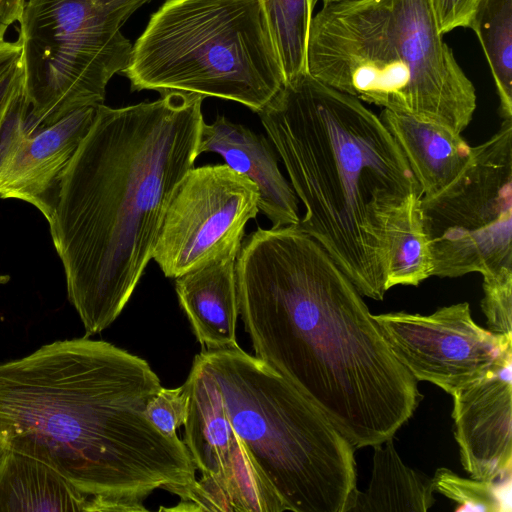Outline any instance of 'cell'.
<instances>
[{"label":"cell","instance_id":"2","mask_svg":"<svg viewBox=\"0 0 512 512\" xmlns=\"http://www.w3.org/2000/svg\"><path fill=\"white\" fill-rule=\"evenodd\" d=\"M162 388L142 358L88 337L0 363V441L53 468L91 512L146 511L158 489L182 497L196 468L178 437L146 417Z\"/></svg>","mask_w":512,"mask_h":512},{"label":"cell","instance_id":"23","mask_svg":"<svg viewBox=\"0 0 512 512\" xmlns=\"http://www.w3.org/2000/svg\"><path fill=\"white\" fill-rule=\"evenodd\" d=\"M431 480L434 491L459 504L455 511H511V474L489 481L466 479L448 468H438Z\"/></svg>","mask_w":512,"mask_h":512},{"label":"cell","instance_id":"17","mask_svg":"<svg viewBox=\"0 0 512 512\" xmlns=\"http://www.w3.org/2000/svg\"><path fill=\"white\" fill-rule=\"evenodd\" d=\"M179 303L204 349L238 346L236 259H225L175 278Z\"/></svg>","mask_w":512,"mask_h":512},{"label":"cell","instance_id":"4","mask_svg":"<svg viewBox=\"0 0 512 512\" xmlns=\"http://www.w3.org/2000/svg\"><path fill=\"white\" fill-rule=\"evenodd\" d=\"M258 115L305 207L296 226L362 296L382 300L389 223L421 192L392 134L362 101L308 72L284 82Z\"/></svg>","mask_w":512,"mask_h":512},{"label":"cell","instance_id":"13","mask_svg":"<svg viewBox=\"0 0 512 512\" xmlns=\"http://www.w3.org/2000/svg\"><path fill=\"white\" fill-rule=\"evenodd\" d=\"M97 107L78 109L30 132V109L23 91L0 142V198L25 201L44 215L47 199L89 131Z\"/></svg>","mask_w":512,"mask_h":512},{"label":"cell","instance_id":"3","mask_svg":"<svg viewBox=\"0 0 512 512\" xmlns=\"http://www.w3.org/2000/svg\"><path fill=\"white\" fill-rule=\"evenodd\" d=\"M203 99L169 92L98 105L47 199L44 217L86 337L116 320L152 259L174 191L199 156Z\"/></svg>","mask_w":512,"mask_h":512},{"label":"cell","instance_id":"27","mask_svg":"<svg viewBox=\"0 0 512 512\" xmlns=\"http://www.w3.org/2000/svg\"><path fill=\"white\" fill-rule=\"evenodd\" d=\"M22 95L23 73L18 58L0 78V142Z\"/></svg>","mask_w":512,"mask_h":512},{"label":"cell","instance_id":"11","mask_svg":"<svg viewBox=\"0 0 512 512\" xmlns=\"http://www.w3.org/2000/svg\"><path fill=\"white\" fill-rule=\"evenodd\" d=\"M184 386L188 410L183 442L202 477L173 510L287 511L254 466L227 417L217 385L197 356Z\"/></svg>","mask_w":512,"mask_h":512},{"label":"cell","instance_id":"32","mask_svg":"<svg viewBox=\"0 0 512 512\" xmlns=\"http://www.w3.org/2000/svg\"><path fill=\"white\" fill-rule=\"evenodd\" d=\"M336 1H340V0H322L323 4H327L330 2H336Z\"/></svg>","mask_w":512,"mask_h":512},{"label":"cell","instance_id":"30","mask_svg":"<svg viewBox=\"0 0 512 512\" xmlns=\"http://www.w3.org/2000/svg\"><path fill=\"white\" fill-rule=\"evenodd\" d=\"M7 452H8L7 447L0 441V465L2 464L3 460L5 459Z\"/></svg>","mask_w":512,"mask_h":512},{"label":"cell","instance_id":"29","mask_svg":"<svg viewBox=\"0 0 512 512\" xmlns=\"http://www.w3.org/2000/svg\"><path fill=\"white\" fill-rule=\"evenodd\" d=\"M21 52L20 43L17 41H4L0 43V78L19 58Z\"/></svg>","mask_w":512,"mask_h":512},{"label":"cell","instance_id":"20","mask_svg":"<svg viewBox=\"0 0 512 512\" xmlns=\"http://www.w3.org/2000/svg\"><path fill=\"white\" fill-rule=\"evenodd\" d=\"M421 192L413 193L393 215L387 231L386 290L418 286L432 276L433 260L421 217Z\"/></svg>","mask_w":512,"mask_h":512},{"label":"cell","instance_id":"7","mask_svg":"<svg viewBox=\"0 0 512 512\" xmlns=\"http://www.w3.org/2000/svg\"><path fill=\"white\" fill-rule=\"evenodd\" d=\"M122 73L133 91L217 97L256 113L285 82L261 0H166Z\"/></svg>","mask_w":512,"mask_h":512},{"label":"cell","instance_id":"25","mask_svg":"<svg viewBox=\"0 0 512 512\" xmlns=\"http://www.w3.org/2000/svg\"><path fill=\"white\" fill-rule=\"evenodd\" d=\"M188 395L184 384L174 389L161 388L149 401L146 417L163 434L177 437L176 430L185 422Z\"/></svg>","mask_w":512,"mask_h":512},{"label":"cell","instance_id":"19","mask_svg":"<svg viewBox=\"0 0 512 512\" xmlns=\"http://www.w3.org/2000/svg\"><path fill=\"white\" fill-rule=\"evenodd\" d=\"M374 448L366 492H359L351 512H424L434 503L432 480L406 466L389 438Z\"/></svg>","mask_w":512,"mask_h":512},{"label":"cell","instance_id":"5","mask_svg":"<svg viewBox=\"0 0 512 512\" xmlns=\"http://www.w3.org/2000/svg\"><path fill=\"white\" fill-rule=\"evenodd\" d=\"M429 0H340L313 16L307 71L362 102L461 134L472 81L445 43Z\"/></svg>","mask_w":512,"mask_h":512},{"label":"cell","instance_id":"10","mask_svg":"<svg viewBox=\"0 0 512 512\" xmlns=\"http://www.w3.org/2000/svg\"><path fill=\"white\" fill-rule=\"evenodd\" d=\"M259 212L256 184L226 164L192 167L177 185L152 259L166 277L236 259L249 220Z\"/></svg>","mask_w":512,"mask_h":512},{"label":"cell","instance_id":"21","mask_svg":"<svg viewBox=\"0 0 512 512\" xmlns=\"http://www.w3.org/2000/svg\"><path fill=\"white\" fill-rule=\"evenodd\" d=\"M469 28L490 67L501 117L512 118V0H480Z\"/></svg>","mask_w":512,"mask_h":512},{"label":"cell","instance_id":"8","mask_svg":"<svg viewBox=\"0 0 512 512\" xmlns=\"http://www.w3.org/2000/svg\"><path fill=\"white\" fill-rule=\"evenodd\" d=\"M151 1L26 0L18 42L29 131L103 104L109 81L132 51L121 27Z\"/></svg>","mask_w":512,"mask_h":512},{"label":"cell","instance_id":"18","mask_svg":"<svg viewBox=\"0 0 512 512\" xmlns=\"http://www.w3.org/2000/svg\"><path fill=\"white\" fill-rule=\"evenodd\" d=\"M91 512L90 499L47 464L8 449L0 465V512Z\"/></svg>","mask_w":512,"mask_h":512},{"label":"cell","instance_id":"16","mask_svg":"<svg viewBox=\"0 0 512 512\" xmlns=\"http://www.w3.org/2000/svg\"><path fill=\"white\" fill-rule=\"evenodd\" d=\"M379 117L403 152L423 197L446 188L472 158L473 147L443 125L386 109Z\"/></svg>","mask_w":512,"mask_h":512},{"label":"cell","instance_id":"9","mask_svg":"<svg viewBox=\"0 0 512 512\" xmlns=\"http://www.w3.org/2000/svg\"><path fill=\"white\" fill-rule=\"evenodd\" d=\"M432 276H482L512 269V118L473 147L462 173L437 194L421 197Z\"/></svg>","mask_w":512,"mask_h":512},{"label":"cell","instance_id":"28","mask_svg":"<svg viewBox=\"0 0 512 512\" xmlns=\"http://www.w3.org/2000/svg\"><path fill=\"white\" fill-rule=\"evenodd\" d=\"M26 0H0V43L5 41L8 28L18 22Z\"/></svg>","mask_w":512,"mask_h":512},{"label":"cell","instance_id":"15","mask_svg":"<svg viewBox=\"0 0 512 512\" xmlns=\"http://www.w3.org/2000/svg\"><path fill=\"white\" fill-rule=\"evenodd\" d=\"M199 155L214 152L227 166L253 181L259 191V212L272 227L299 223L297 196L282 175L275 150L262 134L218 116L211 124L204 122L198 146Z\"/></svg>","mask_w":512,"mask_h":512},{"label":"cell","instance_id":"1","mask_svg":"<svg viewBox=\"0 0 512 512\" xmlns=\"http://www.w3.org/2000/svg\"><path fill=\"white\" fill-rule=\"evenodd\" d=\"M239 315L255 357L319 407L355 449L412 417L418 381L394 356L362 295L297 226L259 228L236 258Z\"/></svg>","mask_w":512,"mask_h":512},{"label":"cell","instance_id":"14","mask_svg":"<svg viewBox=\"0 0 512 512\" xmlns=\"http://www.w3.org/2000/svg\"><path fill=\"white\" fill-rule=\"evenodd\" d=\"M512 353L479 381L458 390L452 417L460 460L479 480H498L512 471Z\"/></svg>","mask_w":512,"mask_h":512},{"label":"cell","instance_id":"24","mask_svg":"<svg viewBox=\"0 0 512 512\" xmlns=\"http://www.w3.org/2000/svg\"><path fill=\"white\" fill-rule=\"evenodd\" d=\"M481 309L489 330L512 335V269L505 268L483 276Z\"/></svg>","mask_w":512,"mask_h":512},{"label":"cell","instance_id":"6","mask_svg":"<svg viewBox=\"0 0 512 512\" xmlns=\"http://www.w3.org/2000/svg\"><path fill=\"white\" fill-rule=\"evenodd\" d=\"M196 356L254 466L286 510L351 512L360 492L355 448L325 413L239 346Z\"/></svg>","mask_w":512,"mask_h":512},{"label":"cell","instance_id":"31","mask_svg":"<svg viewBox=\"0 0 512 512\" xmlns=\"http://www.w3.org/2000/svg\"><path fill=\"white\" fill-rule=\"evenodd\" d=\"M10 277L8 275L0 274V284H5L9 281Z\"/></svg>","mask_w":512,"mask_h":512},{"label":"cell","instance_id":"26","mask_svg":"<svg viewBox=\"0 0 512 512\" xmlns=\"http://www.w3.org/2000/svg\"><path fill=\"white\" fill-rule=\"evenodd\" d=\"M480 0H429L438 28L444 35L469 28Z\"/></svg>","mask_w":512,"mask_h":512},{"label":"cell","instance_id":"12","mask_svg":"<svg viewBox=\"0 0 512 512\" xmlns=\"http://www.w3.org/2000/svg\"><path fill=\"white\" fill-rule=\"evenodd\" d=\"M394 356L419 381L452 395L482 379L512 353V335L477 325L467 302L430 315H373Z\"/></svg>","mask_w":512,"mask_h":512},{"label":"cell","instance_id":"22","mask_svg":"<svg viewBox=\"0 0 512 512\" xmlns=\"http://www.w3.org/2000/svg\"><path fill=\"white\" fill-rule=\"evenodd\" d=\"M285 82L307 73V51L317 0H261Z\"/></svg>","mask_w":512,"mask_h":512}]
</instances>
